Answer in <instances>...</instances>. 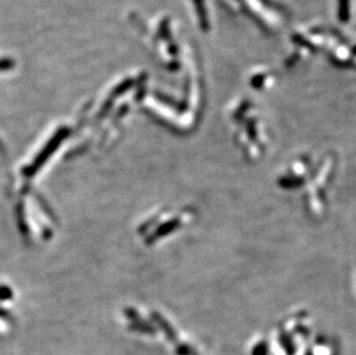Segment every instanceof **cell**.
<instances>
[{"label": "cell", "mask_w": 356, "mask_h": 355, "mask_svg": "<svg viewBox=\"0 0 356 355\" xmlns=\"http://www.w3.org/2000/svg\"><path fill=\"white\" fill-rule=\"evenodd\" d=\"M339 19L342 22L349 19V0H339Z\"/></svg>", "instance_id": "2"}, {"label": "cell", "mask_w": 356, "mask_h": 355, "mask_svg": "<svg viewBox=\"0 0 356 355\" xmlns=\"http://www.w3.org/2000/svg\"><path fill=\"white\" fill-rule=\"evenodd\" d=\"M133 80L131 79H127V80H125V81H122V83L119 84V86L114 89V94H117V95H120V94H124L125 91H127L128 89H131L133 87Z\"/></svg>", "instance_id": "3"}, {"label": "cell", "mask_w": 356, "mask_h": 355, "mask_svg": "<svg viewBox=\"0 0 356 355\" xmlns=\"http://www.w3.org/2000/svg\"><path fill=\"white\" fill-rule=\"evenodd\" d=\"M168 51H170L172 56H177L178 55V46L174 45V44L170 45L168 46Z\"/></svg>", "instance_id": "6"}, {"label": "cell", "mask_w": 356, "mask_h": 355, "mask_svg": "<svg viewBox=\"0 0 356 355\" xmlns=\"http://www.w3.org/2000/svg\"><path fill=\"white\" fill-rule=\"evenodd\" d=\"M15 63L12 58H2L0 59V72H6L13 69Z\"/></svg>", "instance_id": "4"}, {"label": "cell", "mask_w": 356, "mask_h": 355, "mask_svg": "<svg viewBox=\"0 0 356 355\" xmlns=\"http://www.w3.org/2000/svg\"><path fill=\"white\" fill-rule=\"evenodd\" d=\"M354 52H355V53H356V48H355V51H354Z\"/></svg>", "instance_id": "7"}, {"label": "cell", "mask_w": 356, "mask_h": 355, "mask_svg": "<svg viewBox=\"0 0 356 355\" xmlns=\"http://www.w3.org/2000/svg\"><path fill=\"white\" fill-rule=\"evenodd\" d=\"M194 5L195 9L197 12V17L198 20H200L201 28L203 30H209V20H208V14H206V9L204 5V0H194Z\"/></svg>", "instance_id": "1"}, {"label": "cell", "mask_w": 356, "mask_h": 355, "mask_svg": "<svg viewBox=\"0 0 356 355\" xmlns=\"http://www.w3.org/2000/svg\"><path fill=\"white\" fill-rule=\"evenodd\" d=\"M168 20L166 19V20H163L162 23H160V26H159V35L162 36L163 40H168L170 38V28H168Z\"/></svg>", "instance_id": "5"}]
</instances>
